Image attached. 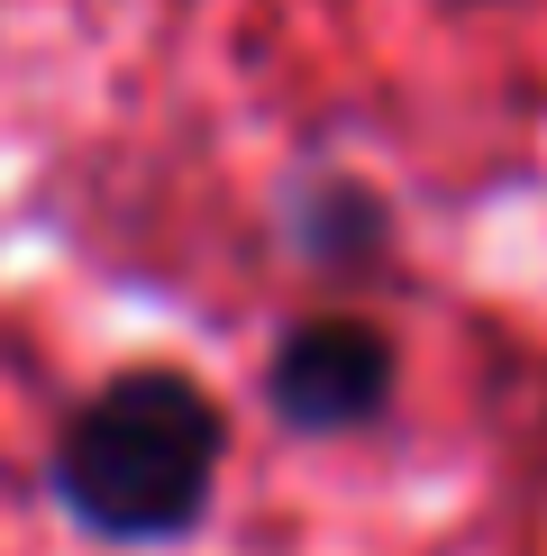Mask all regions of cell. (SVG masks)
I'll return each instance as SVG.
<instances>
[{"label":"cell","mask_w":547,"mask_h":556,"mask_svg":"<svg viewBox=\"0 0 547 556\" xmlns=\"http://www.w3.org/2000/svg\"><path fill=\"white\" fill-rule=\"evenodd\" d=\"M228 483V410L192 365H119L74 402L46 456V502L91 547H192Z\"/></svg>","instance_id":"1"},{"label":"cell","mask_w":547,"mask_h":556,"mask_svg":"<svg viewBox=\"0 0 547 556\" xmlns=\"http://www.w3.org/2000/svg\"><path fill=\"white\" fill-rule=\"evenodd\" d=\"M265 420L302 447H338V438H374L402 410V338L374 311H310L265 346L256 375Z\"/></svg>","instance_id":"2"},{"label":"cell","mask_w":547,"mask_h":556,"mask_svg":"<svg viewBox=\"0 0 547 556\" xmlns=\"http://www.w3.org/2000/svg\"><path fill=\"white\" fill-rule=\"evenodd\" d=\"M274 228H283V256L302 274H319V283H338V292L383 283V274L402 265V219H393V201H383V182H365L347 165L283 174Z\"/></svg>","instance_id":"3"},{"label":"cell","mask_w":547,"mask_h":556,"mask_svg":"<svg viewBox=\"0 0 547 556\" xmlns=\"http://www.w3.org/2000/svg\"><path fill=\"white\" fill-rule=\"evenodd\" d=\"M438 10H501V0H438Z\"/></svg>","instance_id":"4"}]
</instances>
